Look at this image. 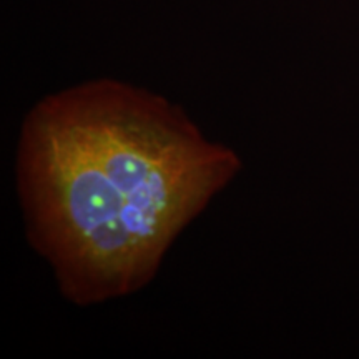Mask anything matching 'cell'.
<instances>
[{"label": "cell", "mask_w": 359, "mask_h": 359, "mask_svg": "<svg viewBox=\"0 0 359 359\" xmlns=\"http://www.w3.org/2000/svg\"><path fill=\"white\" fill-rule=\"evenodd\" d=\"M15 170L30 246L65 299L93 306L145 288L243 161L167 97L98 79L35 103Z\"/></svg>", "instance_id": "obj_1"}]
</instances>
